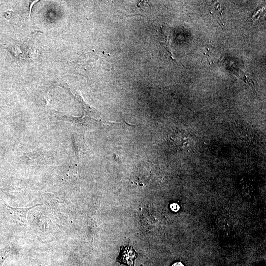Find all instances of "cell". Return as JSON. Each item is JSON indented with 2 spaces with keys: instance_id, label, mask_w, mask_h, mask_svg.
Wrapping results in <instances>:
<instances>
[{
  "instance_id": "6da1fadb",
  "label": "cell",
  "mask_w": 266,
  "mask_h": 266,
  "mask_svg": "<svg viewBox=\"0 0 266 266\" xmlns=\"http://www.w3.org/2000/svg\"><path fill=\"white\" fill-rule=\"evenodd\" d=\"M167 138L170 145L179 151L191 148L194 143L193 136L190 133L180 129H174L170 131Z\"/></svg>"
},
{
  "instance_id": "7a4b0ae2",
  "label": "cell",
  "mask_w": 266,
  "mask_h": 266,
  "mask_svg": "<svg viewBox=\"0 0 266 266\" xmlns=\"http://www.w3.org/2000/svg\"><path fill=\"white\" fill-rule=\"evenodd\" d=\"M137 256L138 254L133 246L129 245L125 247L121 246L116 261L127 266H134V261Z\"/></svg>"
},
{
  "instance_id": "3957f363",
  "label": "cell",
  "mask_w": 266,
  "mask_h": 266,
  "mask_svg": "<svg viewBox=\"0 0 266 266\" xmlns=\"http://www.w3.org/2000/svg\"><path fill=\"white\" fill-rule=\"evenodd\" d=\"M36 204L28 207H12L6 204V209L11 218L18 223L25 224L27 223V215L28 212L33 208L40 205Z\"/></svg>"
},
{
  "instance_id": "277c9868",
  "label": "cell",
  "mask_w": 266,
  "mask_h": 266,
  "mask_svg": "<svg viewBox=\"0 0 266 266\" xmlns=\"http://www.w3.org/2000/svg\"><path fill=\"white\" fill-rule=\"evenodd\" d=\"M10 249V246H8L0 249V266H2L3 263L9 253Z\"/></svg>"
},
{
  "instance_id": "5b68a950",
  "label": "cell",
  "mask_w": 266,
  "mask_h": 266,
  "mask_svg": "<svg viewBox=\"0 0 266 266\" xmlns=\"http://www.w3.org/2000/svg\"><path fill=\"white\" fill-rule=\"evenodd\" d=\"M170 208L172 211L175 212L178 211L180 209L179 206L176 203H171L170 205Z\"/></svg>"
},
{
  "instance_id": "8992f818",
  "label": "cell",
  "mask_w": 266,
  "mask_h": 266,
  "mask_svg": "<svg viewBox=\"0 0 266 266\" xmlns=\"http://www.w3.org/2000/svg\"><path fill=\"white\" fill-rule=\"evenodd\" d=\"M171 266H185L181 262H176L172 264Z\"/></svg>"
}]
</instances>
